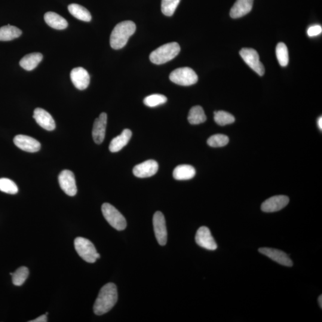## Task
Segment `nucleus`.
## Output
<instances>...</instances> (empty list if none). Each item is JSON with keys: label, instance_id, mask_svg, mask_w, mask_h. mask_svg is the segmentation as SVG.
Returning a JSON list of instances; mask_svg holds the SVG:
<instances>
[{"label": "nucleus", "instance_id": "nucleus-1", "mask_svg": "<svg viewBox=\"0 0 322 322\" xmlns=\"http://www.w3.org/2000/svg\"><path fill=\"white\" fill-rule=\"evenodd\" d=\"M118 300L117 288L114 284H107L100 290L95 302L93 311L96 315H103L109 312Z\"/></svg>", "mask_w": 322, "mask_h": 322}, {"label": "nucleus", "instance_id": "nucleus-2", "mask_svg": "<svg viewBox=\"0 0 322 322\" xmlns=\"http://www.w3.org/2000/svg\"><path fill=\"white\" fill-rule=\"evenodd\" d=\"M136 26L133 21L126 20L116 24L110 37V44L115 50L125 47L129 38L136 31Z\"/></svg>", "mask_w": 322, "mask_h": 322}, {"label": "nucleus", "instance_id": "nucleus-3", "mask_svg": "<svg viewBox=\"0 0 322 322\" xmlns=\"http://www.w3.org/2000/svg\"><path fill=\"white\" fill-rule=\"evenodd\" d=\"M180 51V47L176 42L161 45L150 54V60L156 64H162L173 60Z\"/></svg>", "mask_w": 322, "mask_h": 322}, {"label": "nucleus", "instance_id": "nucleus-4", "mask_svg": "<svg viewBox=\"0 0 322 322\" xmlns=\"http://www.w3.org/2000/svg\"><path fill=\"white\" fill-rule=\"evenodd\" d=\"M74 246L78 255L86 262L94 263L100 258V254L97 252L94 245L87 239L76 238L74 241Z\"/></svg>", "mask_w": 322, "mask_h": 322}, {"label": "nucleus", "instance_id": "nucleus-5", "mask_svg": "<svg viewBox=\"0 0 322 322\" xmlns=\"http://www.w3.org/2000/svg\"><path fill=\"white\" fill-rule=\"evenodd\" d=\"M102 211L104 217L109 225L117 231H123L127 227V222L116 208L111 204L105 203L102 205Z\"/></svg>", "mask_w": 322, "mask_h": 322}, {"label": "nucleus", "instance_id": "nucleus-6", "mask_svg": "<svg viewBox=\"0 0 322 322\" xmlns=\"http://www.w3.org/2000/svg\"><path fill=\"white\" fill-rule=\"evenodd\" d=\"M170 79L174 83L178 85L190 86L198 82V76L192 69L185 67L173 70L170 73Z\"/></svg>", "mask_w": 322, "mask_h": 322}, {"label": "nucleus", "instance_id": "nucleus-7", "mask_svg": "<svg viewBox=\"0 0 322 322\" xmlns=\"http://www.w3.org/2000/svg\"><path fill=\"white\" fill-rule=\"evenodd\" d=\"M244 62L249 66L254 71L260 76H263L265 73V68L263 64L260 61L259 53L256 50L250 48H244L239 52Z\"/></svg>", "mask_w": 322, "mask_h": 322}, {"label": "nucleus", "instance_id": "nucleus-8", "mask_svg": "<svg viewBox=\"0 0 322 322\" xmlns=\"http://www.w3.org/2000/svg\"><path fill=\"white\" fill-rule=\"evenodd\" d=\"M153 225L159 244L164 246L167 242V231L164 216L160 211H157L153 216Z\"/></svg>", "mask_w": 322, "mask_h": 322}, {"label": "nucleus", "instance_id": "nucleus-9", "mask_svg": "<svg viewBox=\"0 0 322 322\" xmlns=\"http://www.w3.org/2000/svg\"><path fill=\"white\" fill-rule=\"evenodd\" d=\"M59 183L61 189L70 196H73L77 193L74 174L71 171L63 170L59 174Z\"/></svg>", "mask_w": 322, "mask_h": 322}, {"label": "nucleus", "instance_id": "nucleus-10", "mask_svg": "<svg viewBox=\"0 0 322 322\" xmlns=\"http://www.w3.org/2000/svg\"><path fill=\"white\" fill-rule=\"evenodd\" d=\"M196 243L199 246L208 250L214 251L217 248V245L215 241L210 229L205 226H202L198 230L195 236Z\"/></svg>", "mask_w": 322, "mask_h": 322}, {"label": "nucleus", "instance_id": "nucleus-11", "mask_svg": "<svg viewBox=\"0 0 322 322\" xmlns=\"http://www.w3.org/2000/svg\"><path fill=\"white\" fill-rule=\"evenodd\" d=\"M287 196L278 195L267 199L262 205V210L266 213H274L283 209L289 203Z\"/></svg>", "mask_w": 322, "mask_h": 322}, {"label": "nucleus", "instance_id": "nucleus-12", "mask_svg": "<svg viewBox=\"0 0 322 322\" xmlns=\"http://www.w3.org/2000/svg\"><path fill=\"white\" fill-rule=\"evenodd\" d=\"M13 142L18 148L27 152H36L41 148V144L38 140L25 135H17L14 137Z\"/></svg>", "mask_w": 322, "mask_h": 322}, {"label": "nucleus", "instance_id": "nucleus-13", "mask_svg": "<svg viewBox=\"0 0 322 322\" xmlns=\"http://www.w3.org/2000/svg\"><path fill=\"white\" fill-rule=\"evenodd\" d=\"M70 79L73 84L78 90H85L90 84V75L83 67H78L73 68L70 72Z\"/></svg>", "mask_w": 322, "mask_h": 322}, {"label": "nucleus", "instance_id": "nucleus-14", "mask_svg": "<svg viewBox=\"0 0 322 322\" xmlns=\"http://www.w3.org/2000/svg\"><path fill=\"white\" fill-rule=\"evenodd\" d=\"M259 252L284 266H293V263L288 254L284 251L271 248H261Z\"/></svg>", "mask_w": 322, "mask_h": 322}, {"label": "nucleus", "instance_id": "nucleus-15", "mask_svg": "<svg viewBox=\"0 0 322 322\" xmlns=\"http://www.w3.org/2000/svg\"><path fill=\"white\" fill-rule=\"evenodd\" d=\"M158 168V162L151 159L136 165L133 168V174L139 178L150 177L157 173Z\"/></svg>", "mask_w": 322, "mask_h": 322}, {"label": "nucleus", "instance_id": "nucleus-16", "mask_svg": "<svg viewBox=\"0 0 322 322\" xmlns=\"http://www.w3.org/2000/svg\"><path fill=\"white\" fill-rule=\"evenodd\" d=\"M107 116L106 113H101L99 118H96L93 124V136L94 142L98 145L102 143L105 139L107 125Z\"/></svg>", "mask_w": 322, "mask_h": 322}, {"label": "nucleus", "instance_id": "nucleus-17", "mask_svg": "<svg viewBox=\"0 0 322 322\" xmlns=\"http://www.w3.org/2000/svg\"><path fill=\"white\" fill-rule=\"evenodd\" d=\"M33 118L39 126L47 131H53L56 128V124L52 116L45 110L36 108L33 111Z\"/></svg>", "mask_w": 322, "mask_h": 322}, {"label": "nucleus", "instance_id": "nucleus-18", "mask_svg": "<svg viewBox=\"0 0 322 322\" xmlns=\"http://www.w3.org/2000/svg\"><path fill=\"white\" fill-rule=\"evenodd\" d=\"M254 0H237L231 8L230 15L234 19H238L249 13L253 7Z\"/></svg>", "mask_w": 322, "mask_h": 322}, {"label": "nucleus", "instance_id": "nucleus-19", "mask_svg": "<svg viewBox=\"0 0 322 322\" xmlns=\"http://www.w3.org/2000/svg\"><path fill=\"white\" fill-rule=\"evenodd\" d=\"M132 136V132L129 129H125L119 136L113 139L109 145L111 152H118L127 145Z\"/></svg>", "mask_w": 322, "mask_h": 322}, {"label": "nucleus", "instance_id": "nucleus-20", "mask_svg": "<svg viewBox=\"0 0 322 322\" xmlns=\"http://www.w3.org/2000/svg\"><path fill=\"white\" fill-rule=\"evenodd\" d=\"M44 20L49 26L54 29L62 30L68 26L67 20L54 12H47L44 14Z\"/></svg>", "mask_w": 322, "mask_h": 322}, {"label": "nucleus", "instance_id": "nucleus-21", "mask_svg": "<svg viewBox=\"0 0 322 322\" xmlns=\"http://www.w3.org/2000/svg\"><path fill=\"white\" fill-rule=\"evenodd\" d=\"M196 174L194 167L189 165H180L175 168L173 177L177 180H188L192 179Z\"/></svg>", "mask_w": 322, "mask_h": 322}, {"label": "nucleus", "instance_id": "nucleus-22", "mask_svg": "<svg viewBox=\"0 0 322 322\" xmlns=\"http://www.w3.org/2000/svg\"><path fill=\"white\" fill-rule=\"evenodd\" d=\"M42 54L39 53H33L25 55L20 61L19 64L21 67L26 70L34 69L38 64L41 62Z\"/></svg>", "mask_w": 322, "mask_h": 322}, {"label": "nucleus", "instance_id": "nucleus-23", "mask_svg": "<svg viewBox=\"0 0 322 322\" xmlns=\"http://www.w3.org/2000/svg\"><path fill=\"white\" fill-rule=\"evenodd\" d=\"M22 32L18 27L10 25L0 27V41H8L19 38Z\"/></svg>", "mask_w": 322, "mask_h": 322}, {"label": "nucleus", "instance_id": "nucleus-24", "mask_svg": "<svg viewBox=\"0 0 322 322\" xmlns=\"http://www.w3.org/2000/svg\"><path fill=\"white\" fill-rule=\"evenodd\" d=\"M69 13L76 19L84 21H90L91 15L87 9L77 4H71L68 6Z\"/></svg>", "mask_w": 322, "mask_h": 322}, {"label": "nucleus", "instance_id": "nucleus-25", "mask_svg": "<svg viewBox=\"0 0 322 322\" xmlns=\"http://www.w3.org/2000/svg\"><path fill=\"white\" fill-rule=\"evenodd\" d=\"M188 119L190 124L198 125L204 123L207 120V116L201 106H196L190 110Z\"/></svg>", "mask_w": 322, "mask_h": 322}, {"label": "nucleus", "instance_id": "nucleus-26", "mask_svg": "<svg viewBox=\"0 0 322 322\" xmlns=\"http://www.w3.org/2000/svg\"><path fill=\"white\" fill-rule=\"evenodd\" d=\"M278 62L281 66H287L289 62V54L287 45L284 42H279L276 48Z\"/></svg>", "mask_w": 322, "mask_h": 322}, {"label": "nucleus", "instance_id": "nucleus-27", "mask_svg": "<svg viewBox=\"0 0 322 322\" xmlns=\"http://www.w3.org/2000/svg\"><path fill=\"white\" fill-rule=\"evenodd\" d=\"M214 121L220 126H225L234 123L235 118L231 113L220 110L214 112Z\"/></svg>", "mask_w": 322, "mask_h": 322}, {"label": "nucleus", "instance_id": "nucleus-28", "mask_svg": "<svg viewBox=\"0 0 322 322\" xmlns=\"http://www.w3.org/2000/svg\"><path fill=\"white\" fill-rule=\"evenodd\" d=\"M11 276L12 282L15 286H21L28 277L29 270L26 267H20Z\"/></svg>", "mask_w": 322, "mask_h": 322}, {"label": "nucleus", "instance_id": "nucleus-29", "mask_svg": "<svg viewBox=\"0 0 322 322\" xmlns=\"http://www.w3.org/2000/svg\"><path fill=\"white\" fill-rule=\"evenodd\" d=\"M167 98L162 94H155L150 95V96L145 97L143 100V103L147 106L150 107H154L159 105H163L167 102Z\"/></svg>", "mask_w": 322, "mask_h": 322}, {"label": "nucleus", "instance_id": "nucleus-30", "mask_svg": "<svg viewBox=\"0 0 322 322\" xmlns=\"http://www.w3.org/2000/svg\"><path fill=\"white\" fill-rule=\"evenodd\" d=\"M180 0H162L161 11L165 16H171L176 11Z\"/></svg>", "mask_w": 322, "mask_h": 322}, {"label": "nucleus", "instance_id": "nucleus-31", "mask_svg": "<svg viewBox=\"0 0 322 322\" xmlns=\"http://www.w3.org/2000/svg\"><path fill=\"white\" fill-rule=\"evenodd\" d=\"M0 191L14 195L18 192V188L13 181L7 178H1L0 179Z\"/></svg>", "mask_w": 322, "mask_h": 322}, {"label": "nucleus", "instance_id": "nucleus-32", "mask_svg": "<svg viewBox=\"0 0 322 322\" xmlns=\"http://www.w3.org/2000/svg\"><path fill=\"white\" fill-rule=\"evenodd\" d=\"M229 142V137L226 135L221 134H215L207 140L208 145L213 148L225 146L228 145Z\"/></svg>", "mask_w": 322, "mask_h": 322}, {"label": "nucleus", "instance_id": "nucleus-33", "mask_svg": "<svg viewBox=\"0 0 322 322\" xmlns=\"http://www.w3.org/2000/svg\"><path fill=\"white\" fill-rule=\"evenodd\" d=\"M322 32V26L320 25H315L310 27L308 33L309 36H315L321 34Z\"/></svg>", "mask_w": 322, "mask_h": 322}, {"label": "nucleus", "instance_id": "nucleus-34", "mask_svg": "<svg viewBox=\"0 0 322 322\" xmlns=\"http://www.w3.org/2000/svg\"><path fill=\"white\" fill-rule=\"evenodd\" d=\"M47 315H43L39 317L38 318L35 319L34 320L30 321L29 322H47Z\"/></svg>", "mask_w": 322, "mask_h": 322}, {"label": "nucleus", "instance_id": "nucleus-35", "mask_svg": "<svg viewBox=\"0 0 322 322\" xmlns=\"http://www.w3.org/2000/svg\"><path fill=\"white\" fill-rule=\"evenodd\" d=\"M318 125L319 128H320V130H322V116H321L320 118H319L318 121Z\"/></svg>", "mask_w": 322, "mask_h": 322}, {"label": "nucleus", "instance_id": "nucleus-36", "mask_svg": "<svg viewBox=\"0 0 322 322\" xmlns=\"http://www.w3.org/2000/svg\"><path fill=\"white\" fill-rule=\"evenodd\" d=\"M318 302H319V305H320V306L321 307V308H322V296H320V297H319Z\"/></svg>", "mask_w": 322, "mask_h": 322}]
</instances>
